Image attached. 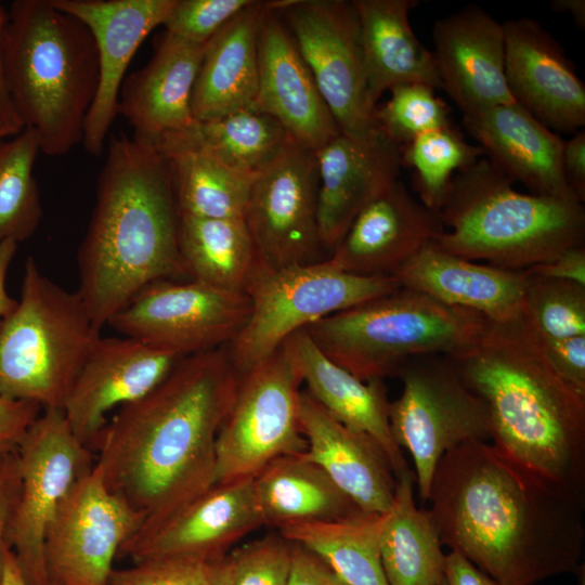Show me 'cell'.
Returning a JSON list of instances; mask_svg holds the SVG:
<instances>
[{"label":"cell","instance_id":"cell-1","mask_svg":"<svg viewBox=\"0 0 585 585\" xmlns=\"http://www.w3.org/2000/svg\"><path fill=\"white\" fill-rule=\"evenodd\" d=\"M429 510L442 545L499 585H534L581 568L585 492L467 441L440 459Z\"/></svg>","mask_w":585,"mask_h":585},{"label":"cell","instance_id":"cell-2","mask_svg":"<svg viewBox=\"0 0 585 585\" xmlns=\"http://www.w3.org/2000/svg\"><path fill=\"white\" fill-rule=\"evenodd\" d=\"M237 381L225 347L185 356L89 444L107 490L142 520L134 536L214 485L217 435Z\"/></svg>","mask_w":585,"mask_h":585},{"label":"cell","instance_id":"cell-3","mask_svg":"<svg viewBox=\"0 0 585 585\" xmlns=\"http://www.w3.org/2000/svg\"><path fill=\"white\" fill-rule=\"evenodd\" d=\"M179 217L167 157L148 142L112 135L77 253V291L99 329L145 286L190 280Z\"/></svg>","mask_w":585,"mask_h":585},{"label":"cell","instance_id":"cell-4","mask_svg":"<svg viewBox=\"0 0 585 585\" xmlns=\"http://www.w3.org/2000/svg\"><path fill=\"white\" fill-rule=\"evenodd\" d=\"M485 404L493 445L547 480L585 492V396L555 370L526 317L486 320L447 356Z\"/></svg>","mask_w":585,"mask_h":585},{"label":"cell","instance_id":"cell-5","mask_svg":"<svg viewBox=\"0 0 585 585\" xmlns=\"http://www.w3.org/2000/svg\"><path fill=\"white\" fill-rule=\"evenodd\" d=\"M9 94L41 153L63 156L81 144L99 86V57L90 29L51 0H15L2 42Z\"/></svg>","mask_w":585,"mask_h":585},{"label":"cell","instance_id":"cell-6","mask_svg":"<svg viewBox=\"0 0 585 585\" xmlns=\"http://www.w3.org/2000/svg\"><path fill=\"white\" fill-rule=\"evenodd\" d=\"M485 157L458 171L439 211L444 232L434 244L467 260L528 270L584 244L585 207L574 195L515 190Z\"/></svg>","mask_w":585,"mask_h":585},{"label":"cell","instance_id":"cell-7","mask_svg":"<svg viewBox=\"0 0 585 585\" xmlns=\"http://www.w3.org/2000/svg\"><path fill=\"white\" fill-rule=\"evenodd\" d=\"M480 313L400 286L303 328L334 363L361 380L398 376L413 358L454 355L482 332Z\"/></svg>","mask_w":585,"mask_h":585},{"label":"cell","instance_id":"cell-8","mask_svg":"<svg viewBox=\"0 0 585 585\" xmlns=\"http://www.w3.org/2000/svg\"><path fill=\"white\" fill-rule=\"evenodd\" d=\"M100 336L78 291L43 275L27 257L17 307L0 320V395L63 410Z\"/></svg>","mask_w":585,"mask_h":585},{"label":"cell","instance_id":"cell-9","mask_svg":"<svg viewBox=\"0 0 585 585\" xmlns=\"http://www.w3.org/2000/svg\"><path fill=\"white\" fill-rule=\"evenodd\" d=\"M400 286L394 276L354 275L326 260L281 269L256 263L245 288L251 302L249 317L225 346L230 361L240 376L294 333Z\"/></svg>","mask_w":585,"mask_h":585},{"label":"cell","instance_id":"cell-10","mask_svg":"<svg viewBox=\"0 0 585 585\" xmlns=\"http://www.w3.org/2000/svg\"><path fill=\"white\" fill-rule=\"evenodd\" d=\"M398 376L403 388L389 403L390 429L396 445L412 456L418 494L426 502L445 453L467 441L491 439L489 412L446 355L413 358Z\"/></svg>","mask_w":585,"mask_h":585},{"label":"cell","instance_id":"cell-11","mask_svg":"<svg viewBox=\"0 0 585 585\" xmlns=\"http://www.w3.org/2000/svg\"><path fill=\"white\" fill-rule=\"evenodd\" d=\"M299 372L282 344L238 376L217 435L214 484L253 478L274 459L302 454Z\"/></svg>","mask_w":585,"mask_h":585},{"label":"cell","instance_id":"cell-12","mask_svg":"<svg viewBox=\"0 0 585 585\" xmlns=\"http://www.w3.org/2000/svg\"><path fill=\"white\" fill-rule=\"evenodd\" d=\"M21 490L6 544L29 585H47L44 536L64 498L95 464L73 433L63 410H42L17 450Z\"/></svg>","mask_w":585,"mask_h":585},{"label":"cell","instance_id":"cell-13","mask_svg":"<svg viewBox=\"0 0 585 585\" xmlns=\"http://www.w3.org/2000/svg\"><path fill=\"white\" fill-rule=\"evenodd\" d=\"M266 4L288 28L340 131L353 134L376 127L353 2L275 0Z\"/></svg>","mask_w":585,"mask_h":585},{"label":"cell","instance_id":"cell-14","mask_svg":"<svg viewBox=\"0 0 585 585\" xmlns=\"http://www.w3.org/2000/svg\"><path fill=\"white\" fill-rule=\"evenodd\" d=\"M250 310L245 292L194 280H161L141 289L107 326L185 358L227 346L245 326Z\"/></svg>","mask_w":585,"mask_h":585},{"label":"cell","instance_id":"cell-15","mask_svg":"<svg viewBox=\"0 0 585 585\" xmlns=\"http://www.w3.org/2000/svg\"><path fill=\"white\" fill-rule=\"evenodd\" d=\"M315 152L289 136L251 185L244 222L257 263L281 269L323 261Z\"/></svg>","mask_w":585,"mask_h":585},{"label":"cell","instance_id":"cell-16","mask_svg":"<svg viewBox=\"0 0 585 585\" xmlns=\"http://www.w3.org/2000/svg\"><path fill=\"white\" fill-rule=\"evenodd\" d=\"M141 526V518L107 490L94 464L73 486L47 529V585H107L121 546Z\"/></svg>","mask_w":585,"mask_h":585},{"label":"cell","instance_id":"cell-17","mask_svg":"<svg viewBox=\"0 0 585 585\" xmlns=\"http://www.w3.org/2000/svg\"><path fill=\"white\" fill-rule=\"evenodd\" d=\"M182 359L130 337L100 336L63 406L73 433L88 447L109 411L148 394Z\"/></svg>","mask_w":585,"mask_h":585},{"label":"cell","instance_id":"cell-18","mask_svg":"<svg viewBox=\"0 0 585 585\" xmlns=\"http://www.w3.org/2000/svg\"><path fill=\"white\" fill-rule=\"evenodd\" d=\"M262 525L253 478L217 483L156 528L130 538L118 556L133 562L167 557L213 561Z\"/></svg>","mask_w":585,"mask_h":585},{"label":"cell","instance_id":"cell-19","mask_svg":"<svg viewBox=\"0 0 585 585\" xmlns=\"http://www.w3.org/2000/svg\"><path fill=\"white\" fill-rule=\"evenodd\" d=\"M91 31L99 57V86L87 115L81 145L94 156L104 151L117 116L126 72L148 34L162 25L174 0H51Z\"/></svg>","mask_w":585,"mask_h":585},{"label":"cell","instance_id":"cell-20","mask_svg":"<svg viewBox=\"0 0 585 585\" xmlns=\"http://www.w3.org/2000/svg\"><path fill=\"white\" fill-rule=\"evenodd\" d=\"M402 147L378 126L340 132L315 152L318 173L317 222L327 255L356 214L399 181Z\"/></svg>","mask_w":585,"mask_h":585},{"label":"cell","instance_id":"cell-21","mask_svg":"<svg viewBox=\"0 0 585 585\" xmlns=\"http://www.w3.org/2000/svg\"><path fill=\"white\" fill-rule=\"evenodd\" d=\"M505 77L512 100L550 130L585 126V86L562 46L537 22L503 23Z\"/></svg>","mask_w":585,"mask_h":585},{"label":"cell","instance_id":"cell-22","mask_svg":"<svg viewBox=\"0 0 585 585\" xmlns=\"http://www.w3.org/2000/svg\"><path fill=\"white\" fill-rule=\"evenodd\" d=\"M257 56L255 110L274 118L289 136L314 152L341 132L288 28L266 2Z\"/></svg>","mask_w":585,"mask_h":585},{"label":"cell","instance_id":"cell-23","mask_svg":"<svg viewBox=\"0 0 585 585\" xmlns=\"http://www.w3.org/2000/svg\"><path fill=\"white\" fill-rule=\"evenodd\" d=\"M443 232L439 213L396 181L356 214L325 260L354 275L393 276Z\"/></svg>","mask_w":585,"mask_h":585},{"label":"cell","instance_id":"cell-24","mask_svg":"<svg viewBox=\"0 0 585 585\" xmlns=\"http://www.w3.org/2000/svg\"><path fill=\"white\" fill-rule=\"evenodd\" d=\"M432 37L442 89L463 115L515 102L505 77L503 23L469 4L438 20Z\"/></svg>","mask_w":585,"mask_h":585},{"label":"cell","instance_id":"cell-25","mask_svg":"<svg viewBox=\"0 0 585 585\" xmlns=\"http://www.w3.org/2000/svg\"><path fill=\"white\" fill-rule=\"evenodd\" d=\"M299 419L308 458L363 512H387L396 478L378 442L338 421L306 389L300 392Z\"/></svg>","mask_w":585,"mask_h":585},{"label":"cell","instance_id":"cell-26","mask_svg":"<svg viewBox=\"0 0 585 585\" xmlns=\"http://www.w3.org/2000/svg\"><path fill=\"white\" fill-rule=\"evenodd\" d=\"M203 51L204 46L165 32L148 63L125 78L117 115L133 138L155 145L194 122L191 101Z\"/></svg>","mask_w":585,"mask_h":585},{"label":"cell","instance_id":"cell-27","mask_svg":"<svg viewBox=\"0 0 585 585\" xmlns=\"http://www.w3.org/2000/svg\"><path fill=\"white\" fill-rule=\"evenodd\" d=\"M463 126L485 158L531 194L574 195L562 172L564 140L516 102L463 115Z\"/></svg>","mask_w":585,"mask_h":585},{"label":"cell","instance_id":"cell-28","mask_svg":"<svg viewBox=\"0 0 585 585\" xmlns=\"http://www.w3.org/2000/svg\"><path fill=\"white\" fill-rule=\"evenodd\" d=\"M402 287L455 308L480 313L491 322L511 321L523 312L528 271L506 270L452 255L434 242L393 275Z\"/></svg>","mask_w":585,"mask_h":585},{"label":"cell","instance_id":"cell-29","mask_svg":"<svg viewBox=\"0 0 585 585\" xmlns=\"http://www.w3.org/2000/svg\"><path fill=\"white\" fill-rule=\"evenodd\" d=\"M283 346L290 354L308 393L344 426L366 433L387 454L395 478L408 469L394 442L389 403L382 379L364 381L329 360L306 329L289 336Z\"/></svg>","mask_w":585,"mask_h":585},{"label":"cell","instance_id":"cell-30","mask_svg":"<svg viewBox=\"0 0 585 585\" xmlns=\"http://www.w3.org/2000/svg\"><path fill=\"white\" fill-rule=\"evenodd\" d=\"M263 11L264 2L251 1L204 46L191 101L194 120L255 109L257 38Z\"/></svg>","mask_w":585,"mask_h":585},{"label":"cell","instance_id":"cell-31","mask_svg":"<svg viewBox=\"0 0 585 585\" xmlns=\"http://www.w3.org/2000/svg\"><path fill=\"white\" fill-rule=\"evenodd\" d=\"M359 17L368 100L373 107L391 88L419 82L442 89L432 52L416 37L410 12L417 0H353Z\"/></svg>","mask_w":585,"mask_h":585},{"label":"cell","instance_id":"cell-32","mask_svg":"<svg viewBox=\"0 0 585 585\" xmlns=\"http://www.w3.org/2000/svg\"><path fill=\"white\" fill-rule=\"evenodd\" d=\"M253 493L263 525L276 530L363 512L306 452L266 465L253 477Z\"/></svg>","mask_w":585,"mask_h":585},{"label":"cell","instance_id":"cell-33","mask_svg":"<svg viewBox=\"0 0 585 585\" xmlns=\"http://www.w3.org/2000/svg\"><path fill=\"white\" fill-rule=\"evenodd\" d=\"M414 472L396 477L393 502L381 515L378 546L389 585H437L443 581L445 555L429 510L414 498Z\"/></svg>","mask_w":585,"mask_h":585},{"label":"cell","instance_id":"cell-34","mask_svg":"<svg viewBox=\"0 0 585 585\" xmlns=\"http://www.w3.org/2000/svg\"><path fill=\"white\" fill-rule=\"evenodd\" d=\"M288 139L274 118L247 109L211 120H194L184 130L161 138L155 146L160 151L202 152L232 169L257 176L275 159Z\"/></svg>","mask_w":585,"mask_h":585},{"label":"cell","instance_id":"cell-35","mask_svg":"<svg viewBox=\"0 0 585 585\" xmlns=\"http://www.w3.org/2000/svg\"><path fill=\"white\" fill-rule=\"evenodd\" d=\"M178 238L190 280L245 292L257 259L244 219L180 213Z\"/></svg>","mask_w":585,"mask_h":585},{"label":"cell","instance_id":"cell-36","mask_svg":"<svg viewBox=\"0 0 585 585\" xmlns=\"http://www.w3.org/2000/svg\"><path fill=\"white\" fill-rule=\"evenodd\" d=\"M380 523L381 515L361 512L341 520L289 524L277 533L315 554L348 585H389L378 546Z\"/></svg>","mask_w":585,"mask_h":585},{"label":"cell","instance_id":"cell-37","mask_svg":"<svg viewBox=\"0 0 585 585\" xmlns=\"http://www.w3.org/2000/svg\"><path fill=\"white\" fill-rule=\"evenodd\" d=\"M160 152L170 164L180 213L244 219L256 176L232 169L202 152L187 148Z\"/></svg>","mask_w":585,"mask_h":585},{"label":"cell","instance_id":"cell-38","mask_svg":"<svg viewBox=\"0 0 585 585\" xmlns=\"http://www.w3.org/2000/svg\"><path fill=\"white\" fill-rule=\"evenodd\" d=\"M39 153L38 136L30 127L0 140V244L25 242L40 225L42 206L34 176Z\"/></svg>","mask_w":585,"mask_h":585},{"label":"cell","instance_id":"cell-39","mask_svg":"<svg viewBox=\"0 0 585 585\" xmlns=\"http://www.w3.org/2000/svg\"><path fill=\"white\" fill-rule=\"evenodd\" d=\"M482 156V150L469 144L452 125L402 146L401 160L402 167L413 169V185L420 203L439 213L454 176Z\"/></svg>","mask_w":585,"mask_h":585},{"label":"cell","instance_id":"cell-40","mask_svg":"<svg viewBox=\"0 0 585 585\" xmlns=\"http://www.w3.org/2000/svg\"><path fill=\"white\" fill-rule=\"evenodd\" d=\"M528 271L523 315L542 338L585 335V286Z\"/></svg>","mask_w":585,"mask_h":585},{"label":"cell","instance_id":"cell-41","mask_svg":"<svg viewBox=\"0 0 585 585\" xmlns=\"http://www.w3.org/2000/svg\"><path fill=\"white\" fill-rule=\"evenodd\" d=\"M389 91L390 100L376 107V123L401 147L424 133L453 125L446 104L431 86L403 83Z\"/></svg>","mask_w":585,"mask_h":585},{"label":"cell","instance_id":"cell-42","mask_svg":"<svg viewBox=\"0 0 585 585\" xmlns=\"http://www.w3.org/2000/svg\"><path fill=\"white\" fill-rule=\"evenodd\" d=\"M292 544L278 533L235 548L221 558L230 585H286Z\"/></svg>","mask_w":585,"mask_h":585},{"label":"cell","instance_id":"cell-43","mask_svg":"<svg viewBox=\"0 0 585 585\" xmlns=\"http://www.w3.org/2000/svg\"><path fill=\"white\" fill-rule=\"evenodd\" d=\"M252 0H174L162 25L182 40L206 42Z\"/></svg>","mask_w":585,"mask_h":585},{"label":"cell","instance_id":"cell-44","mask_svg":"<svg viewBox=\"0 0 585 585\" xmlns=\"http://www.w3.org/2000/svg\"><path fill=\"white\" fill-rule=\"evenodd\" d=\"M212 561L167 557L113 569L107 585H209Z\"/></svg>","mask_w":585,"mask_h":585},{"label":"cell","instance_id":"cell-45","mask_svg":"<svg viewBox=\"0 0 585 585\" xmlns=\"http://www.w3.org/2000/svg\"><path fill=\"white\" fill-rule=\"evenodd\" d=\"M541 340L558 375L585 396V335L559 339L541 337Z\"/></svg>","mask_w":585,"mask_h":585},{"label":"cell","instance_id":"cell-46","mask_svg":"<svg viewBox=\"0 0 585 585\" xmlns=\"http://www.w3.org/2000/svg\"><path fill=\"white\" fill-rule=\"evenodd\" d=\"M42 408L31 402L0 395V454L17 450Z\"/></svg>","mask_w":585,"mask_h":585},{"label":"cell","instance_id":"cell-47","mask_svg":"<svg viewBox=\"0 0 585 585\" xmlns=\"http://www.w3.org/2000/svg\"><path fill=\"white\" fill-rule=\"evenodd\" d=\"M21 476L16 451L0 455V584L3 573L6 534L17 504Z\"/></svg>","mask_w":585,"mask_h":585},{"label":"cell","instance_id":"cell-48","mask_svg":"<svg viewBox=\"0 0 585 585\" xmlns=\"http://www.w3.org/2000/svg\"><path fill=\"white\" fill-rule=\"evenodd\" d=\"M562 172L571 192L584 203L585 200V131L573 133L564 141L561 156Z\"/></svg>","mask_w":585,"mask_h":585},{"label":"cell","instance_id":"cell-49","mask_svg":"<svg viewBox=\"0 0 585 585\" xmlns=\"http://www.w3.org/2000/svg\"><path fill=\"white\" fill-rule=\"evenodd\" d=\"M541 276L585 286V245L571 247L549 262L528 269Z\"/></svg>","mask_w":585,"mask_h":585},{"label":"cell","instance_id":"cell-50","mask_svg":"<svg viewBox=\"0 0 585 585\" xmlns=\"http://www.w3.org/2000/svg\"><path fill=\"white\" fill-rule=\"evenodd\" d=\"M292 544L291 567L286 585H326L330 569L315 554Z\"/></svg>","mask_w":585,"mask_h":585},{"label":"cell","instance_id":"cell-51","mask_svg":"<svg viewBox=\"0 0 585 585\" xmlns=\"http://www.w3.org/2000/svg\"><path fill=\"white\" fill-rule=\"evenodd\" d=\"M445 585H499L457 551L451 550L444 558Z\"/></svg>","mask_w":585,"mask_h":585},{"label":"cell","instance_id":"cell-52","mask_svg":"<svg viewBox=\"0 0 585 585\" xmlns=\"http://www.w3.org/2000/svg\"><path fill=\"white\" fill-rule=\"evenodd\" d=\"M6 22L8 11L0 3V129L12 136L20 133L24 129V125L15 110L4 77L2 42Z\"/></svg>","mask_w":585,"mask_h":585},{"label":"cell","instance_id":"cell-53","mask_svg":"<svg viewBox=\"0 0 585 585\" xmlns=\"http://www.w3.org/2000/svg\"><path fill=\"white\" fill-rule=\"evenodd\" d=\"M17 249L14 240H4L0 244V320L12 313L18 300L12 298L5 287L6 274Z\"/></svg>","mask_w":585,"mask_h":585},{"label":"cell","instance_id":"cell-54","mask_svg":"<svg viewBox=\"0 0 585 585\" xmlns=\"http://www.w3.org/2000/svg\"><path fill=\"white\" fill-rule=\"evenodd\" d=\"M0 585H29L24 577L16 557L10 547L4 552L3 573Z\"/></svg>","mask_w":585,"mask_h":585},{"label":"cell","instance_id":"cell-55","mask_svg":"<svg viewBox=\"0 0 585 585\" xmlns=\"http://www.w3.org/2000/svg\"><path fill=\"white\" fill-rule=\"evenodd\" d=\"M551 8L559 13L572 15L574 22L580 28L585 25V1L584 0H552Z\"/></svg>","mask_w":585,"mask_h":585},{"label":"cell","instance_id":"cell-56","mask_svg":"<svg viewBox=\"0 0 585 585\" xmlns=\"http://www.w3.org/2000/svg\"><path fill=\"white\" fill-rule=\"evenodd\" d=\"M209 585H230L221 562V558L212 561Z\"/></svg>","mask_w":585,"mask_h":585},{"label":"cell","instance_id":"cell-57","mask_svg":"<svg viewBox=\"0 0 585 585\" xmlns=\"http://www.w3.org/2000/svg\"><path fill=\"white\" fill-rule=\"evenodd\" d=\"M326 585H348L346 584L343 581H341L337 575H335L332 570H330V573L328 575V578H327V582H326Z\"/></svg>","mask_w":585,"mask_h":585},{"label":"cell","instance_id":"cell-58","mask_svg":"<svg viewBox=\"0 0 585 585\" xmlns=\"http://www.w3.org/2000/svg\"><path fill=\"white\" fill-rule=\"evenodd\" d=\"M577 576H578V581H577V584L576 585H585V569H584V563H582L581 568L578 569V571L576 572Z\"/></svg>","mask_w":585,"mask_h":585},{"label":"cell","instance_id":"cell-59","mask_svg":"<svg viewBox=\"0 0 585 585\" xmlns=\"http://www.w3.org/2000/svg\"><path fill=\"white\" fill-rule=\"evenodd\" d=\"M11 136L8 132L0 129V140Z\"/></svg>","mask_w":585,"mask_h":585},{"label":"cell","instance_id":"cell-60","mask_svg":"<svg viewBox=\"0 0 585 585\" xmlns=\"http://www.w3.org/2000/svg\"><path fill=\"white\" fill-rule=\"evenodd\" d=\"M437 585H445L444 578H443V581H442V582H440V583H439V584H437Z\"/></svg>","mask_w":585,"mask_h":585},{"label":"cell","instance_id":"cell-61","mask_svg":"<svg viewBox=\"0 0 585 585\" xmlns=\"http://www.w3.org/2000/svg\"><path fill=\"white\" fill-rule=\"evenodd\" d=\"M1 455V454H0Z\"/></svg>","mask_w":585,"mask_h":585}]
</instances>
